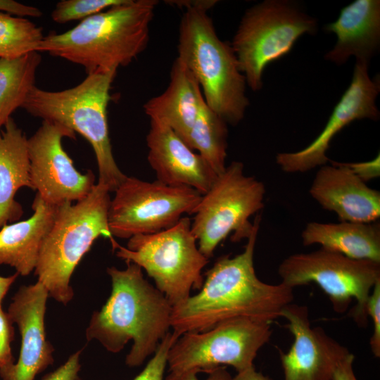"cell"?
I'll return each instance as SVG.
<instances>
[{
	"mask_svg": "<svg viewBox=\"0 0 380 380\" xmlns=\"http://www.w3.org/2000/svg\"><path fill=\"white\" fill-rule=\"evenodd\" d=\"M227 123L203 103L184 143L196 150L218 176L226 168Z\"/></svg>",
	"mask_w": 380,
	"mask_h": 380,
	"instance_id": "cell-25",
	"label": "cell"
},
{
	"mask_svg": "<svg viewBox=\"0 0 380 380\" xmlns=\"http://www.w3.org/2000/svg\"><path fill=\"white\" fill-rule=\"evenodd\" d=\"M367 313L373 322V333L369 344L376 357L380 356V280L374 286L367 302Z\"/></svg>",
	"mask_w": 380,
	"mask_h": 380,
	"instance_id": "cell-29",
	"label": "cell"
},
{
	"mask_svg": "<svg viewBox=\"0 0 380 380\" xmlns=\"http://www.w3.org/2000/svg\"><path fill=\"white\" fill-rule=\"evenodd\" d=\"M18 276L19 274L17 272L8 277L0 276V306H1L6 294Z\"/></svg>",
	"mask_w": 380,
	"mask_h": 380,
	"instance_id": "cell-37",
	"label": "cell"
},
{
	"mask_svg": "<svg viewBox=\"0 0 380 380\" xmlns=\"http://www.w3.org/2000/svg\"><path fill=\"white\" fill-rule=\"evenodd\" d=\"M197 374L195 371L170 372L165 380H198ZM208 374V376L205 380H231L232 379L225 366L218 367Z\"/></svg>",
	"mask_w": 380,
	"mask_h": 380,
	"instance_id": "cell-34",
	"label": "cell"
},
{
	"mask_svg": "<svg viewBox=\"0 0 380 380\" xmlns=\"http://www.w3.org/2000/svg\"><path fill=\"white\" fill-rule=\"evenodd\" d=\"M179 337L175 332L169 331L144 369L133 380H163L168 352Z\"/></svg>",
	"mask_w": 380,
	"mask_h": 380,
	"instance_id": "cell-28",
	"label": "cell"
},
{
	"mask_svg": "<svg viewBox=\"0 0 380 380\" xmlns=\"http://www.w3.org/2000/svg\"><path fill=\"white\" fill-rule=\"evenodd\" d=\"M281 317L293 336L287 353L279 351L284 380H331L334 368L343 346L320 327L312 328L306 306L286 305Z\"/></svg>",
	"mask_w": 380,
	"mask_h": 380,
	"instance_id": "cell-16",
	"label": "cell"
},
{
	"mask_svg": "<svg viewBox=\"0 0 380 380\" xmlns=\"http://www.w3.org/2000/svg\"><path fill=\"white\" fill-rule=\"evenodd\" d=\"M281 283L294 287L315 283L329 296L333 309L347 310L353 299L356 305L350 316L360 327H367V302L374 284L380 280V263L357 260L320 248L296 253L279 265Z\"/></svg>",
	"mask_w": 380,
	"mask_h": 380,
	"instance_id": "cell-10",
	"label": "cell"
},
{
	"mask_svg": "<svg viewBox=\"0 0 380 380\" xmlns=\"http://www.w3.org/2000/svg\"><path fill=\"white\" fill-rule=\"evenodd\" d=\"M355 175L364 182L376 179L380 176V156L378 154L374 159L359 163H343Z\"/></svg>",
	"mask_w": 380,
	"mask_h": 380,
	"instance_id": "cell-33",
	"label": "cell"
},
{
	"mask_svg": "<svg viewBox=\"0 0 380 380\" xmlns=\"http://www.w3.org/2000/svg\"><path fill=\"white\" fill-rule=\"evenodd\" d=\"M265 196L264 184L246 175L243 163L226 166L194 212L191 229L200 251L209 259L231 233L234 242L248 239L254 227L249 219L264 208Z\"/></svg>",
	"mask_w": 380,
	"mask_h": 380,
	"instance_id": "cell-9",
	"label": "cell"
},
{
	"mask_svg": "<svg viewBox=\"0 0 380 380\" xmlns=\"http://www.w3.org/2000/svg\"><path fill=\"white\" fill-rule=\"evenodd\" d=\"M317 30V20L291 1L265 0L247 9L231 44L246 84L260 90L266 66L287 54L301 35Z\"/></svg>",
	"mask_w": 380,
	"mask_h": 380,
	"instance_id": "cell-8",
	"label": "cell"
},
{
	"mask_svg": "<svg viewBox=\"0 0 380 380\" xmlns=\"http://www.w3.org/2000/svg\"><path fill=\"white\" fill-rule=\"evenodd\" d=\"M108 209L113 236L129 239L168 229L185 213L194 214L202 194L186 186L127 177L115 189Z\"/></svg>",
	"mask_w": 380,
	"mask_h": 380,
	"instance_id": "cell-12",
	"label": "cell"
},
{
	"mask_svg": "<svg viewBox=\"0 0 380 380\" xmlns=\"http://www.w3.org/2000/svg\"><path fill=\"white\" fill-rule=\"evenodd\" d=\"M354 359V355L343 346L337 356L331 380H357L353 369Z\"/></svg>",
	"mask_w": 380,
	"mask_h": 380,
	"instance_id": "cell-32",
	"label": "cell"
},
{
	"mask_svg": "<svg viewBox=\"0 0 380 380\" xmlns=\"http://www.w3.org/2000/svg\"><path fill=\"white\" fill-rule=\"evenodd\" d=\"M125 0H62L51 12L52 20L58 23L85 19Z\"/></svg>",
	"mask_w": 380,
	"mask_h": 380,
	"instance_id": "cell-27",
	"label": "cell"
},
{
	"mask_svg": "<svg viewBox=\"0 0 380 380\" xmlns=\"http://www.w3.org/2000/svg\"><path fill=\"white\" fill-rule=\"evenodd\" d=\"M56 207L36 194L32 216L0 229V265L12 267L21 276L34 270L42 241L53 224Z\"/></svg>",
	"mask_w": 380,
	"mask_h": 380,
	"instance_id": "cell-21",
	"label": "cell"
},
{
	"mask_svg": "<svg viewBox=\"0 0 380 380\" xmlns=\"http://www.w3.org/2000/svg\"><path fill=\"white\" fill-rule=\"evenodd\" d=\"M0 12L24 18L25 16L38 18L42 15V11L38 8L13 0H0Z\"/></svg>",
	"mask_w": 380,
	"mask_h": 380,
	"instance_id": "cell-35",
	"label": "cell"
},
{
	"mask_svg": "<svg viewBox=\"0 0 380 380\" xmlns=\"http://www.w3.org/2000/svg\"><path fill=\"white\" fill-rule=\"evenodd\" d=\"M82 350L72 354L66 362L54 371L46 374L42 380H80V357Z\"/></svg>",
	"mask_w": 380,
	"mask_h": 380,
	"instance_id": "cell-31",
	"label": "cell"
},
{
	"mask_svg": "<svg viewBox=\"0 0 380 380\" xmlns=\"http://www.w3.org/2000/svg\"><path fill=\"white\" fill-rule=\"evenodd\" d=\"M330 163L317 170L310 196L342 222H376L380 217V192L369 187L343 163Z\"/></svg>",
	"mask_w": 380,
	"mask_h": 380,
	"instance_id": "cell-18",
	"label": "cell"
},
{
	"mask_svg": "<svg viewBox=\"0 0 380 380\" xmlns=\"http://www.w3.org/2000/svg\"><path fill=\"white\" fill-rule=\"evenodd\" d=\"M185 8L179 27V59L193 73L207 106L227 124L243 118L246 81L232 45L221 40L208 14L217 1H176Z\"/></svg>",
	"mask_w": 380,
	"mask_h": 380,
	"instance_id": "cell-4",
	"label": "cell"
},
{
	"mask_svg": "<svg viewBox=\"0 0 380 380\" xmlns=\"http://www.w3.org/2000/svg\"><path fill=\"white\" fill-rule=\"evenodd\" d=\"M336 35L325 59L341 65L351 56L369 64L380 44V1L356 0L343 8L338 19L324 27Z\"/></svg>",
	"mask_w": 380,
	"mask_h": 380,
	"instance_id": "cell-19",
	"label": "cell"
},
{
	"mask_svg": "<svg viewBox=\"0 0 380 380\" xmlns=\"http://www.w3.org/2000/svg\"><path fill=\"white\" fill-rule=\"evenodd\" d=\"M271 322L241 317L222 322L201 332L180 336L167 359L170 372L209 373L220 366L237 372L253 365L259 350L272 335Z\"/></svg>",
	"mask_w": 380,
	"mask_h": 380,
	"instance_id": "cell-11",
	"label": "cell"
},
{
	"mask_svg": "<svg viewBox=\"0 0 380 380\" xmlns=\"http://www.w3.org/2000/svg\"><path fill=\"white\" fill-rule=\"evenodd\" d=\"M126 263L125 270L107 268L111 293L101 309L92 314L86 338L98 341L113 353H119L132 340L125 363L135 367L154 354L169 332L172 305L145 279L139 266Z\"/></svg>",
	"mask_w": 380,
	"mask_h": 380,
	"instance_id": "cell-2",
	"label": "cell"
},
{
	"mask_svg": "<svg viewBox=\"0 0 380 380\" xmlns=\"http://www.w3.org/2000/svg\"><path fill=\"white\" fill-rule=\"evenodd\" d=\"M41 62L38 51L15 58H0V134L12 113L22 108L35 86L36 72Z\"/></svg>",
	"mask_w": 380,
	"mask_h": 380,
	"instance_id": "cell-24",
	"label": "cell"
},
{
	"mask_svg": "<svg viewBox=\"0 0 380 380\" xmlns=\"http://www.w3.org/2000/svg\"><path fill=\"white\" fill-rule=\"evenodd\" d=\"M301 238L305 246L318 244L350 258L380 263V224L376 221L312 222L305 226Z\"/></svg>",
	"mask_w": 380,
	"mask_h": 380,
	"instance_id": "cell-23",
	"label": "cell"
},
{
	"mask_svg": "<svg viewBox=\"0 0 380 380\" xmlns=\"http://www.w3.org/2000/svg\"><path fill=\"white\" fill-rule=\"evenodd\" d=\"M204 101L198 82L177 58L167 89L147 101L144 110L150 120L167 125L184 141Z\"/></svg>",
	"mask_w": 380,
	"mask_h": 380,
	"instance_id": "cell-20",
	"label": "cell"
},
{
	"mask_svg": "<svg viewBox=\"0 0 380 380\" xmlns=\"http://www.w3.org/2000/svg\"><path fill=\"white\" fill-rule=\"evenodd\" d=\"M25 186L32 189L27 138L10 118L0 134V229L23 215L22 205L15 196Z\"/></svg>",
	"mask_w": 380,
	"mask_h": 380,
	"instance_id": "cell-22",
	"label": "cell"
},
{
	"mask_svg": "<svg viewBox=\"0 0 380 380\" xmlns=\"http://www.w3.org/2000/svg\"><path fill=\"white\" fill-rule=\"evenodd\" d=\"M109 188L98 182L84 198L56 207L53 224L41 245L34 274L49 296L67 305L71 276L95 240L113 237L108 227Z\"/></svg>",
	"mask_w": 380,
	"mask_h": 380,
	"instance_id": "cell-5",
	"label": "cell"
},
{
	"mask_svg": "<svg viewBox=\"0 0 380 380\" xmlns=\"http://www.w3.org/2000/svg\"><path fill=\"white\" fill-rule=\"evenodd\" d=\"M146 144L148 162L156 180L165 184L190 187L203 195L217 177L200 154L161 122L150 120Z\"/></svg>",
	"mask_w": 380,
	"mask_h": 380,
	"instance_id": "cell-17",
	"label": "cell"
},
{
	"mask_svg": "<svg viewBox=\"0 0 380 380\" xmlns=\"http://www.w3.org/2000/svg\"><path fill=\"white\" fill-rule=\"evenodd\" d=\"M44 37L42 28L29 19L0 12V58H15L37 51Z\"/></svg>",
	"mask_w": 380,
	"mask_h": 380,
	"instance_id": "cell-26",
	"label": "cell"
},
{
	"mask_svg": "<svg viewBox=\"0 0 380 380\" xmlns=\"http://www.w3.org/2000/svg\"><path fill=\"white\" fill-rule=\"evenodd\" d=\"M13 322L0 306V369L13 364L11 343L14 338Z\"/></svg>",
	"mask_w": 380,
	"mask_h": 380,
	"instance_id": "cell-30",
	"label": "cell"
},
{
	"mask_svg": "<svg viewBox=\"0 0 380 380\" xmlns=\"http://www.w3.org/2000/svg\"><path fill=\"white\" fill-rule=\"evenodd\" d=\"M117 71L87 75L74 87L51 91L34 86L22 108L32 116L61 124L83 136L96 159L99 181L115 191L127 176L113 157L107 119L110 89Z\"/></svg>",
	"mask_w": 380,
	"mask_h": 380,
	"instance_id": "cell-6",
	"label": "cell"
},
{
	"mask_svg": "<svg viewBox=\"0 0 380 380\" xmlns=\"http://www.w3.org/2000/svg\"><path fill=\"white\" fill-rule=\"evenodd\" d=\"M231 380H272L269 377L263 375L261 372H257L254 366L237 372V374L232 377Z\"/></svg>",
	"mask_w": 380,
	"mask_h": 380,
	"instance_id": "cell-36",
	"label": "cell"
},
{
	"mask_svg": "<svg viewBox=\"0 0 380 380\" xmlns=\"http://www.w3.org/2000/svg\"><path fill=\"white\" fill-rule=\"evenodd\" d=\"M380 91L379 77L371 79L368 63L357 61L350 84L334 107L320 134L308 146L296 152L280 153L276 163L285 172L303 173L328 162L327 151L335 135L355 120H377L376 99Z\"/></svg>",
	"mask_w": 380,
	"mask_h": 380,
	"instance_id": "cell-14",
	"label": "cell"
},
{
	"mask_svg": "<svg viewBox=\"0 0 380 380\" xmlns=\"http://www.w3.org/2000/svg\"><path fill=\"white\" fill-rule=\"evenodd\" d=\"M191 224L182 217L168 229L129 238L126 247L109 239L116 256L145 270L172 307L187 299L192 289H201V272L209 262L196 245Z\"/></svg>",
	"mask_w": 380,
	"mask_h": 380,
	"instance_id": "cell-7",
	"label": "cell"
},
{
	"mask_svg": "<svg viewBox=\"0 0 380 380\" xmlns=\"http://www.w3.org/2000/svg\"><path fill=\"white\" fill-rule=\"evenodd\" d=\"M49 293L39 281L22 286L12 298L7 314L17 324L21 347L16 363L0 369L3 380H34L53 362V348L46 338L44 317Z\"/></svg>",
	"mask_w": 380,
	"mask_h": 380,
	"instance_id": "cell-15",
	"label": "cell"
},
{
	"mask_svg": "<svg viewBox=\"0 0 380 380\" xmlns=\"http://www.w3.org/2000/svg\"><path fill=\"white\" fill-rule=\"evenodd\" d=\"M260 220V215H256L242 253L219 258L206 272L200 291L172 307L171 327L179 336L236 318L272 322L292 303L293 289L263 282L255 274L253 258Z\"/></svg>",
	"mask_w": 380,
	"mask_h": 380,
	"instance_id": "cell-1",
	"label": "cell"
},
{
	"mask_svg": "<svg viewBox=\"0 0 380 380\" xmlns=\"http://www.w3.org/2000/svg\"><path fill=\"white\" fill-rule=\"evenodd\" d=\"M158 1L125 0L61 34L44 37L37 51L82 66L87 75L117 71L146 48Z\"/></svg>",
	"mask_w": 380,
	"mask_h": 380,
	"instance_id": "cell-3",
	"label": "cell"
},
{
	"mask_svg": "<svg viewBox=\"0 0 380 380\" xmlns=\"http://www.w3.org/2000/svg\"><path fill=\"white\" fill-rule=\"evenodd\" d=\"M75 132L54 122L43 120L35 133L27 139L30 177L32 190L53 206L85 198L95 184L89 170L82 174L62 146L65 137L75 139Z\"/></svg>",
	"mask_w": 380,
	"mask_h": 380,
	"instance_id": "cell-13",
	"label": "cell"
}]
</instances>
